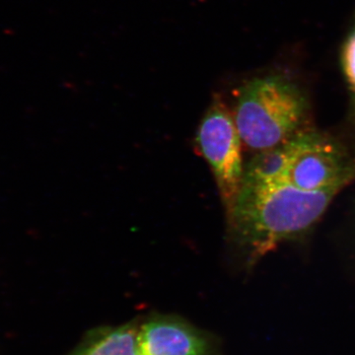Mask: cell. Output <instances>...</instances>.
Returning <instances> with one entry per match:
<instances>
[{
  "label": "cell",
  "mask_w": 355,
  "mask_h": 355,
  "mask_svg": "<svg viewBox=\"0 0 355 355\" xmlns=\"http://www.w3.org/2000/svg\"><path fill=\"white\" fill-rule=\"evenodd\" d=\"M338 191H307L286 183L242 184L228 214L236 242L253 263L312 227Z\"/></svg>",
  "instance_id": "cell-1"
},
{
  "label": "cell",
  "mask_w": 355,
  "mask_h": 355,
  "mask_svg": "<svg viewBox=\"0 0 355 355\" xmlns=\"http://www.w3.org/2000/svg\"><path fill=\"white\" fill-rule=\"evenodd\" d=\"M307 114V100L297 84L282 76H266L240 90L234 120L243 144L259 153L302 132Z\"/></svg>",
  "instance_id": "cell-2"
},
{
  "label": "cell",
  "mask_w": 355,
  "mask_h": 355,
  "mask_svg": "<svg viewBox=\"0 0 355 355\" xmlns=\"http://www.w3.org/2000/svg\"><path fill=\"white\" fill-rule=\"evenodd\" d=\"M286 147L288 158L280 183L307 191H340L355 177L352 161L327 135L302 130Z\"/></svg>",
  "instance_id": "cell-3"
},
{
  "label": "cell",
  "mask_w": 355,
  "mask_h": 355,
  "mask_svg": "<svg viewBox=\"0 0 355 355\" xmlns=\"http://www.w3.org/2000/svg\"><path fill=\"white\" fill-rule=\"evenodd\" d=\"M242 144L234 116L216 98L200 121L196 144L211 168L228 214L242 187Z\"/></svg>",
  "instance_id": "cell-4"
},
{
  "label": "cell",
  "mask_w": 355,
  "mask_h": 355,
  "mask_svg": "<svg viewBox=\"0 0 355 355\" xmlns=\"http://www.w3.org/2000/svg\"><path fill=\"white\" fill-rule=\"evenodd\" d=\"M140 355H224L220 338L176 314L139 318Z\"/></svg>",
  "instance_id": "cell-5"
},
{
  "label": "cell",
  "mask_w": 355,
  "mask_h": 355,
  "mask_svg": "<svg viewBox=\"0 0 355 355\" xmlns=\"http://www.w3.org/2000/svg\"><path fill=\"white\" fill-rule=\"evenodd\" d=\"M139 318L120 326H100L88 331L67 355H140Z\"/></svg>",
  "instance_id": "cell-6"
},
{
  "label": "cell",
  "mask_w": 355,
  "mask_h": 355,
  "mask_svg": "<svg viewBox=\"0 0 355 355\" xmlns=\"http://www.w3.org/2000/svg\"><path fill=\"white\" fill-rule=\"evenodd\" d=\"M342 67L352 99V113L355 125V23L343 46Z\"/></svg>",
  "instance_id": "cell-7"
}]
</instances>
